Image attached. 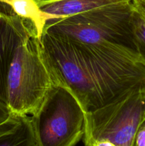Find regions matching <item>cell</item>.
I'll use <instances>...</instances> for the list:
<instances>
[{
	"instance_id": "obj_1",
	"label": "cell",
	"mask_w": 145,
	"mask_h": 146,
	"mask_svg": "<svg viewBox=\"0 0 145 146\" xmlns=\"http://www.w3.org/2000/svg\"><path fill=\"white\" fill-rule=\"evenodd\" d=\"M44 61L54 84L68 88L86 113L134 90H145V64L120 47L89 44L44 31Z\"/></svg>"
},
{
	"instance_id": "obj_2",
	"label": "cell",
	"mask_w": 145,
	"mask_h": 146,
	"mask_svg": "<svg viewBox=\"0 0 145 146\" xmlns=\"http://www.w3.org/2000/svg\"><path fill=\"white\" fill-rule=\"evenodd\" d=\"M134 10L132 0L109 4L48 20L44 31L85 44L120 47L139 56L132 27Z\"/></svg>"
},
{
	"instance_id": "obj_3",
	"label": "cell",
	"mask_w": 145,
	"mask_h": 146,
	"mask_svg": "<svg viewBox=\"0 0 145 146\" xmlns=\"http://www.w3.org/2000/svg\"><path fill=\"white\" fill-rule=\"evenodd\" d=\"M53 84L41 54L39 38L31 33L20 42L9 69L7 106L13 113L32 115Z\"/></svg>"
},
{
	"instance_id": "obj_4",
	"label": "cell",
	"mask_w": 145,
	"mask_h": 146,
	"mask_svg": "<svg viewBox=\"0 0 145 146\" xmlns=\"http://www.w3.org/2000/svg\"><path fill=\"white\" fill-rule=\"evenodd\" d=\"M31 119L38 146H75L85 133V111L61 84H53Z\"/></svg>"
},
{
	"instance_id": "obj_5",
	"label": "cell",
	"mask_w": 145,
	"mask_h": 146,
	"mask_svg": "<svg viewBox=\"0 0 145 146\" xmlns=\"http://www.w3.org/2000/svg\"><path fill=\"white\" fill-rule=\"evenodd\" d=\"M145 116V90H134L101 108L85 112V146L100 140L116 146H131Z\"/></svg>"
},
{
	"instance_id": "obj_6",
	"label": "cell",
	"mask_w": 145,
	"mask_h": 146,
	"mask_svg": "<svg viewBox=\"0 0 145 146\" xmlns=\"http://www.w3.org/2000/svg\"><path fill=\"white\" fill-rule=\"evenodd\" d=\"M31 33L37 34L31 24L16 15L13 11L0 16V101L7 106L9 69L20 42Z\"/></svg>"
},
{
	"instance_id": "obj_7",
	"label": "cell",
	"mask_w": 145,
	"mask_h": 146,
	"mask_svg": "<svg viewBox=\"0 0 145 146\" xmlns=\"http://www.w3.org/2000/svg\"><path fill=\"white\" fill-rule=\"evenodd\" d=\"M0 146H38L31 116L11 113L0 124Z\"/></svg>"
},
{
	"instance_id": "obj_8",
	"label": "cell",
	"mask_w": 145,
	"mask_h": 146,
	"mask_svg": "<svg viewBox=\"0 0 145 146\" xmlns=\"http://www.w3.org/2000/svg\"><path fill=\"white\" fill-rule=\"evenodd\" d=\"M127 1L130 0H56L37 3L44 12L53 16L56 19H62L104 6Z\"/></svg>"
},
{
	"instance_id": "obj_9",
	"label": "cell",
	"mask_w": 145,
	"mask_h": 146,
	"mask_svg": "<svg viewBox=\"0 0 145 146\" xmlns=\"http://www.w3.org/2000/svg\"><path fill=\"white\" fill-rule=\"evenodd\" d=\"M8 5L13 12L35 29L38 38H41L48 20L57 19L55 17L44 12L36 0H0Z\"/></svg>"
},
{
	"instance_id": "obj_10",
	"label": "cell",
	"mask_w": 145,
	"mask_h": 146,
	"mask_svg": "<svg viewBox=\"0 0 145 146\" xmlns=\"http://www.w3.org/2000/svg\"><path fill=\"white\" fill-rule=\"evenodd\" d=\"M132 27L138 54L145 64V16L135 8L132 15Z\"/></svg>"
},
{
	"instance_id": "obj_11",
	"label": "cell",
	"mask_w": 145,
	"mask_h": 146,
	"mask_svg": "<svg viewBox=\"0 0 145 146\" xmlns=\"http://www.w3.org/2000/svg\"><path fill=\"white\" fill-rule=\"evenodd\" d=\"M131 146H145V116L138 126Z\"/></svg>"
},
{
	"instance_id": "obj_12",
	"label": "cell",
	"mask_w": 145,
	"mask_h": 146,
	"mask_svg": "<svg viewBox=\"0 0 145 146\" xmlns=\"http://www.w3.org/2000/svg\"><path fill=\"white\" fill-rule=\"evenodd\" d=\"M11 114V112L9 107L5 104L0 101V124L8 119Z\"/></svg>"
},
{
	"instance_id": "obj_13",
	"label": "cell",
	"mask_w": 145,
	"mask_h": 146,
	"mask_svg": "<svg viewBox=\"0 0 145 146\" xmlns=\"http://www.w3.org/2000/svg\"><path fill=\"white\" fill-rule=\"evenodd\" d=\"M132 2L134 8L145 16V0H132Z\"/></svg>"
},
{
	"instance_id": "obj_14",
	"label": "cell",
	"mask_w": 145,
	"mask_h": 146,
	"mask_svg": "<svg viewBox=\"0 0 145 146\" xmlns=\"http://www.w3.org/2000/svg\"><path fill=\"white\" fill-rule=\"evenodd\" d=\"M89 146H116V145L109 141H106V140H100V141H98L92 143L90 144Z\"/></svg>"
},
{
	"instance_id": "obj_15",
	"label": "cell",
	"mask_w": 145,
	"mask_h": 146,
	"mask_svg": "<svg viewBox=\"0 0 145 146\" xmlns=\"http://www.w3.org/2000/svg\"><path fill=\"white\" fill-rule=\"evenodd\" d=\"M11 11H12V10L8 5L0 2V16L3 15L4 14H7V13Z\"/></svg>"
},
{
	"instance_id": "obj_16",
	"label": "cell",
	"mask_w": 145,
	"mask_h": 146,
	"mask_svg": "<svg viewBox=\"0 0 145 146\" xmlns=\"http://www.w3.org/2000/svg\"><path fill=\"white\" fill-rule=\"evenodd\" d=\"M37 2H48V1H56V0H36Z\"/></svg>"
}]
</instances>
